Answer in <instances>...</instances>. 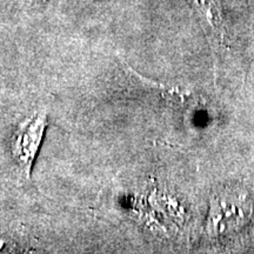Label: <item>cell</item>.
Returning a JSON list of instances; mask_svg holds the SVG:
<instances>
[{
    "mask_svg": "<svg viewBox=\"0 0 254 254\" xmlns=\"http://www.w3.org/2000/svg\"><path fill=\"white\" fill-rule=\"evenodd\" d=\"M45 125V116L33 117V119L27 124L21 132L18 141V153L25 166L31 167L32 161H33L38 148H39Z\"/></svg>",
    "mask_w": 254,
    "mask_h": 254,
    "instance_id": "6da1fadb",
    "label": "cell"
}]
</instances>
